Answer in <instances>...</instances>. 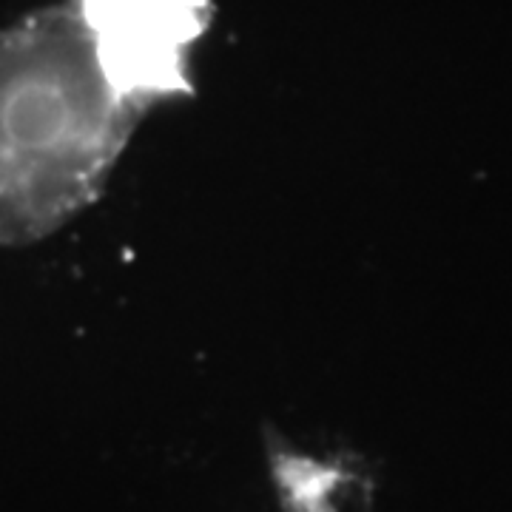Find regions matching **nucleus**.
<instances>
[{
	"label": "nucleus",
	"mask_w": 512,
	"mask_h": 512,
	"mask_svg": "<svg viewBox=\"0 0 512 512\" xmlns=\"http://www.w3.org/2000/svg\"><path fill=\"white\" fill-rule=\"evenodd\" d=\"M140 117L72 0L0 32V245L37 242L80 214Z\"/></svg>",
	"instance_id": "f257e3e1"
},
{
	"label": "nucleus",
	"mask_w": 512,
	"mask_h": 512,
	"mask_svg": "<svg viewBox=\"0 0 512 512\" xmlns=\"http://www.w3.org/2000/svg\"><path fill=\"white\" fill-rule=\"evenodd\" d=\"M100 66L146 114L183 97L191 55L208 26V0H72Z\"/></svg>",
	"instance_id": "f03ea898"
}]
</instances>
